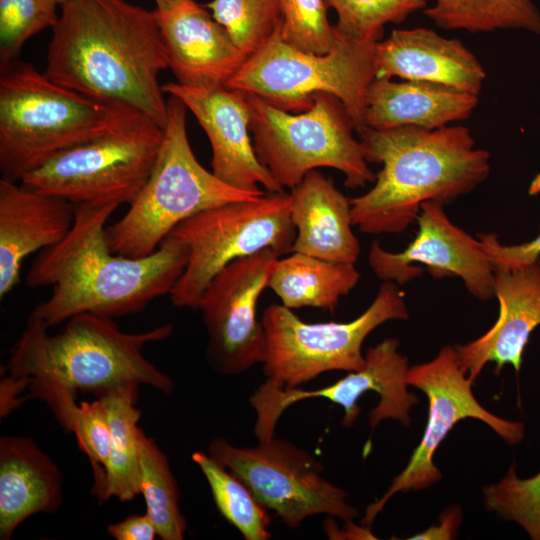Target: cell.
<instances>
[{
  "mask_svg": "<svg viewBox=\"0 0 540 540\" xmlns=\"http://www.w3.org/2000/svg\"><path fill=\"white\" fill-rule=\"evenodd\" d=\"M169 68L155 11L125 0H67L52 28L45 75L82 95L124 103L160 127Z\"/></svg>",
  "mask_w": 540,
  "mask_h": 540,
  "instance_id": "obj_1",
  "label": "cell"
},
{
  "mask_svg": "<svg viewBox=\"0 0 540 540\" xmlns=\"http://www.w3.org/2000/svg\"><path fill=\"white\" fill-rule=\"evenodd\" d=\"M118 207L76 204L69 233L34 259L26 285L52 286L53 291L31 315L48 328L82 313L114 318L140 312L170 294L182 275L187 249L171 235L145 257H125L110 250L106 222Z\"/></svg>",
  "mask_w": 540,
  "mask_h": 540,
  "instance_id": "obj_2",
  "label": "cell"
},
{
  "mask_svg": "<svg viewBox=\"0 0 540 540\" xmlns=\"http://www.w3.org/2000/svg\"><path fill=\"white\" fill-rule=\"evenodd\" d=\"M358 135L367 162L382 165L373 187L350 198L353 226L366 234L401 233L424 202L450 203L490 173V153L476 147L465 126L365 127Z\"/></svg>",
  "mask_w": 540,
  "mask_h": 540,
  "instance_id": "obj_3",
  "label": "cell"
},
{
  "mask_svg": "<svg viewBox=\"0 0 540 540\" xmlns=\"http://www.w3.org/2000/svg\"><path fill=\"white\" fill-rule=\"evenodd\" d=\"M49 329L30 314L1 380L2 417L22 403L19 395L33 381L56 383L95 398L119 389L139 391L141 385L166 394L173 391L171 378L143 355L147 344L172 335V324L126 333L113 318L82 313L69 318L57 333Z\"/></svg>",
  "mask_w": 540,
  "mask_h": 540,
  "instance_id": "obj_4",
  "label": "cell"
},
{
  "mask_svg": "<svg viewBox=\"0 0 540 540\" xmlns=\"http://www.w3.org/2000/svg\"><path fill=\"white\" fill-rule=\"evenodd\" d=\"M49 79L25 62L0 71V172L20 182L60 152L97 138L138 114Z\"/></svg>",
  "mask_w": 540,
  "mask_h": 540,
  "instance_id": "obj_5",
  "label": "cell"
},
{
  "mask_svg": "<svg viewBox=\"0 0 540 540\" xmlns=\"http://www.w3.org/2000/svg\"><path fill=\"white\" fill-rule=\"evenodd\" d=\"M167 106L163 140L151 173L126 214L105 230L110 250L121 256H148L181 222L219 205L266 193L238 190L206 170L189 143L187 107L172 95Z\"/></svg>",
  "mask_w": 540,
  "mask_h": 540,
  "instance_id": "obj_6",
  "label": "cell"
},
{
  "mask_svg": "<svg viewBox=\"0 0 540 540\" xmlns=\"http://www.w3.org/2000/svg\"><path fill=\"white\" fill-rule=\"evenodd\" d=\"M279 28L247 57L224 87L255 95L292 113L307 110L317 94L334 95L344 104L359 134L365 128L366 95L375 79L378 41L357 42L336 33L332 49L315 54L288 45Z\"/></svg>",
  "mask_w": 540,
  "mask_h": 540,
  "instance_id": "obj_7",
  "label": "cell"
},
{
  "mask_svg": "<svg viewBox=\"0 0 540 540\" xmlns=\"http://www.w3.org/2000/svg\"><path fill=\"white\" fill-rule=\"evenodd\" d=\"M246 94V93H245ZM250 133L259 161L284 189H292L312 170L337 169L351 189L374 182L364 147L344 104L320 93L305 111L292 113L246 94Z\"/></svg>",
  "mask_w": 540,
  "mask_h": 540,
  "instance_id": "obj_8",
  "label": "cell"
},
{
  "mask_svg": "<svg viewBox=\"0 0 540 540\" xmlns=\"http://www.w3.org/2000/svg\"><path fill=\"white\" fill-rule=\"evenodd\" d=\"M408 318L404 293L392 281H383L370 306L349 322L307 323L292 309L272 304L261 318L267 341L262 363L266 381L290 389L324 372L360 370L367 336L387 321Z\"/></svg>",
  "mask_w": 540,
  "mask_h": 540,
  "instance_id": "obj_9",
  "label": "cell"
},
{
  "mask_svg": "<svg viewBox=\"0 0 540 540\" xmlns=\"http://www.w3.org/2000/svg\"><path fill=\"white\" fill-rule=\"evenodd\" d=\"M290 193H265L225 203L181 222L169 235L187 249L186 267L172 289L176 307L197 308L214 276L231 262L271 248L284 256L296 236Z\"/></svg>",
  "mask_w": 540,
  "mask_h": 540,
  "instance_id": "obj_10",
  "label": "cell"
},
{
  "mask_svg": "<svg viewBox=\"0 0 540 540\" xmlns=\"http://www.w3.org/2000/svg\"><path fill=\"white\" fill-rule=\"evenodd\" d=\"M163 128L138 113L107 133L58 153L20 181L74 204H131L146 183Z\"/></svg>",
  "mask_w": 540,
  "mask_h": 540,
  "instance_id": "obj_11",
  "label": "cell"
},
{
  "mask_svg": "<svg viewBox=\"0 0 540 540\" xmlns=\"http://www.w3.org/2000/svg\"><path fill=\"white\" fill-rule=\"evenodd\" d=\"M208 454L239 477L291 529L317 514L345 522L360 515L347 502L348 494L324 477L321 462L290 441L273 437L253 447H239L215 438Z\"/></svg>",
  "mask_w": 540,
  "mask_h": 540,
  "instance_id": "obj_12",
  "label": "cell"
},
{
  "mask_svg": "<svg viewBox=\"0 0 540 540\" xmlns=\"http://www.w3.org/2000/svg\"><path fill=\"white\" fill-rule=\"evenodd\" d=\"M407 383L427 396L426 427L405 469L383 496L367 507L361 523L368 528L394 494L425 489L441 480L434 453L459 421L481 420L510 445L518 444L524 437L523 423L500 418L477 401L472 392L473 382L462 370L454 346L446 345L433 360L410 367Z\"/></svg>",
  "mask_w": 540,
  "mask_h": 540,
  "instance_id": "obj_13",
  "label": "cell"
},
{
  "mask_svg": "<svg viewBox=\"0 0 540 540\" xmlns=\"http://www.w3.org/2000/svg\"><path fill=\"white\" fill-rule=\"evenodd\" d=\"M279 257L266 248L237 259L204 290L197 309L208 334L206 358L217 374L240 375L264 362L267 341L257 318V302Z\"/></svg>",
  "mask_w": 540,
  "mask_h": 540,
  "instance_id": "obj_14",
  "label": "cell"
},
{
  "mask_svg": "<svg viewBox=\"0 0 540 540\" xmlns=\"http://www.w3.org/2000/svg\"><path fill=\"white\" fill-rule=\"evenodd\" d=\"M399 341L387 338L371 347L365 354V364L357 371L319 389H281L268 381L261 384L250 396L249 402L256 413L254 435L258 441L275 437L278 420L291 405L311 399L324 398L344 409L342 425L351 427L360 413L358 400L366 392L379 395V402L369 413L372 429L385 419L411 423L410 410L419 398L407 390L408 358L399 350Z\"/></svg>",
  "mask_w": 540,
  "mask_h": 540,
  "instance_id": "obj_15",
  "label": "cell"
},
{
  "mask_svg": "<svg viewBox=\"0 0 540 540\" xmlns=\"http://www.w3.org/2000/svg\"><path fill=\"white\" fill-rule=\"evenodd\" d=\"M443 204L427 201L421 205L418 232L400 252H391L373 241L368 253L372 272L382 281L403 285L420 277L423 264L434 278L459 277L477 299L494 297V268L475 239L451 222Z\"/></svg>",
  "mask_w": 540,
  "mask_h": 540,
  "instance_id": "obj_16",
  "label": "cell"
},
{
  "mask_svg": "<svg viewBox=\"0 0 540 540\" xmlns=\"http://www.w3.org/2000/svg\"><path fill=\"white\" fill-rule=\"evenodd\" d=\"M162 90L180 99L206 133L212 150L213 174L241 191L264 194L281 192L259 161L250 133V109L245 93L224 86L194 87L168 82Z\"/></svg>",
  "mask_w": 540,
  "mask_h": 540,
  "instance_id": "obj_17",
  "label": "cell"
},
{
  "mask_svg": "<svg viewBox=\"0 0 540 540\" xmlns=\"http://www.w3.org/2000/svg\"><path fill=\"white\" fill-rule=\"evenodd\" d=\"M154 11L168 66L179 84L224 86L247 59L228 31L194 0H175Z\"/></svg>",
  "mask_w": 540,
  "mask_h": 540,
  "instance_id": "obj_18",
  "label": "cell"
},
{
  "mask_svg": "<svg viewBox=\"0 0 540 540\" xmlns=\"http://www.w3.org/2000/svg\"><path fill=\"white\" fill-rule=\"evenodd\" d=\"M494 296L499 302L495 324L477 339L454 346L473 383L488 362L496 364V374L506 364L520 370L530 334L540 325V258L524 267L494 269Z\"/></svg>",
  "mask_w": 540,
  "mask_h": 540,
  "instance_id": "obj_19",
  "label": "cell"
},
{
  "mask_svg": "<svg viewBox=\"0 0 540 540\" xmlns=\"http://www.w3.org/2000/svg\"><path fill=\"white\" fill-rule=\"evenodd\" d=\"M76 204L1 178L0 298L18 284L24 259L60 242L75 220Z\"/></svg>",
  "mask_w": 540,
  "mask_h": 540,
  "instance_id": "obj_20",
  "label": "cell"
},
{
  "mask_svg": "<svg viewBox=\"0 0 540 540\" xmlns=\"http://www.w3.org/2000/svg\"><path fill=\"white\" fill-rule=\"evenodd\" d=\"M393 77L442 84L479 96L486 73L461 41L419 27L395 29L377 42L375 78Z\"/></svg>",
  "mask_w": 540,
  "mask_h": 540,
  "instance_id": "obj_21",
  "label": "cell"
},
{
  "mask_svg": "<svg viewBox=\"0 0 540 540\" xmlns=\"http://www.w3.org/2000/svg\"><path fill=\"white\" fill-rule=\"evenodd\" d=\"M63 502L61 472L29 437L0 438V539L9 540L27 518L57 513Z\"/></svg>",
  "mask_w": 540,
  "mask_h": 540,
  "instance_id": "obj_22",
  "label": "cell"
},
{
  "mask_svg": "<svg viewBox=\"0 0 540 540\" xmlns=\"http://www.w3.org/2000/svg\"><path fill=\"white\" fill-rule=\"evenodd\" d=\"M289 193L296 230L292 252L355 264L361 247L352 230L350 198L317 170L310 171Z\"/></svg>",
  "mask_w": 540,
  "mask_h": 540,
  "instance_id": "obj_23",
  "label": "cell"
},
{
  "mask_svg": "<svg viewBox=\"0 0 540 540\" xmlns=\"http://www.w3.org/2000/svg\"><path fill=\"white\" fill-rule=\"evenodd\" d=\"M479 96L450 86L375 78L367 91L364 123L373 129H437L467 119Z\"/></svg>",
  "mask_w": 540,
  "mask_h": 540,
  "instance_id": "obj_24",
  "label": "cell"
},
{
  "mask_svg": "<svg viewBox=\"0 0 540 540\" xmlns=\"http://www.w3.org/2000/svg\"><path fill=\"white\" fill-rule=\"evenodd\" d=\"M359 280L352 263L291 252L274 262L267 288L289 309L314 307L334 313L340 298Z\"/></svg>",
  "mask_w": 540,
  "mask_h": 540,
  "instance_id": "obj_25",
  "label": "cell"
},
{
  "mask_svg": "<svg viewBox=\"0 0 540 540\" xmlns=\"http://www.w3.org/2000/svg\"><path fill=\"white\" fill-rule=\"evenodd\" d=\"M139 391L119 389L100 398L107 410L110 426V451L107 465L93 482L92 495L102 504L116 498L130 501L140 494L139 453L141 412L135 407Z\"/></svg>",
  "mask_w": 540,
  "mask_h": 540,
  "instance_id": "obj_26",
  "label": "cell"
},
{
  "mask_svg": "<svg viewBox=\"0 0 540 540\" xmlns=\"http://www.w3.org/2000/svg\"><path fill=\"white\" fill-rule=\"evenodd\" d=\"M27 398H37L50 408L58 423L76 436L80 450L92 467L93 479H99L107 465L110 451V426L104 402L76 401L74 392L59 384L33 381L27 385Z\"/></svg>",
  "mask_w": 540,
  "mask_h": 540,
  "instance_id": "obj_27",
  "label": "cell"
},
{
  "mask_svg": "<svg viewBox=\"0 0 540 540\" xmlns=\"http://www.w3.org/2000/svg\"><path fill=\"white\" fill-rule=\"evenodd\" d=\"M423 10L437 26L469 32L525 30L540 36V11L532 0H433Z\"/></svg>",
  "mask_w": 540,
  "mask_h": 540,
  "instance_id": "obj_28",
  "label": "cell"
},
{
  "mask_svg": "<svg viewBox=\"0 0 540 540\" xmlns=\"http://www.w3.org/2000/svg\"><path fill=\"white\" fill-rule=\"evenodd\" d=\"M139 490L158 537L182 540L187 523L179 505L177 481L167 456L143 430L140 433Z\"/></svg>",
  "mask_w": 540,
  "mask_h": 540,
  "instance_id": "obj_29",
  "label": "cell"
},
{
  "mask_svg": "<svg viewBox=\"0 0 540 540\" xmlns=\"http://www.w3.org/2000/svg\"><path fill=\"white\" fill-rule=\"evenodd\" d=\"M192 460L200 468L210 487L220 514L246 540H266L271 519L249 487L228 468L209 454L196 451Z\"/></svg>",
  "mask_w": 540,
  "mask_h": 540,
  "instance_id": "obj_30",
  "label": "cell"
},
{
  "mask_svg": "<svg viewBox=\"0 0 540 540\" xmlns=\"http://www.w3.org/2000/svg\"><path fill=\"white\" fill-rule=\"evenodd\" d=\"M206 7L247 57L274 35L281 22L277 0H212Z\"/></svg>",
  "mask_w": 540,
  "mask_h": 540,
  "instance_id": "obj_31",
  "label": "cell"
},
{
  "mask_svg": "<svg viewBox=\"0 0 540 540\" xmlns=\"http://www.w3.org/2000/svg\"><path fill=\"white\" fill-rule=\"evenodd\" d=\"M338 17V35L357 42L379 41L388 23H400L426 8L427 0H325Z\"/></svg>",
  "mask_w": 540,
  "mask_h": 540,
  "instance_id": "obj_32",
  "label": "cell"
},
{
  "mask_svg": "<svg viewBox=\"0 0 540 540\" xmlns=\"http://www.w3.org/2000/svg\"><path fill=\"white\" fill-rule=\"evenodd\" d=\"M485 507L516 522L533 540H540V472L519 478L512 465L499 482L482 489Z\"/></svg>",
  "mask_w": 540,
  "mask_h": 540,
  "instance_id": "obj_33",
  "label": "cell"
},
{
  "mask_svg": "<svg viewBox=\"0 0 540 540\" xmlns=\"http://www.w3.org/2000/svg\"><path fill=\"white\" fill-rule=\"evenodd\" d=\"M54 0H0V71L17 61L25 42L56 24Z\"/></svg>",
  "mask_w": 540,
  "mask_h": 540,
  "instance_id": "obj_34",
  "label": "cell"
},
{
  "mask_svg": "<svg viewBox=\"0 0 540 540\" xmlns=\"http://www.w3.org/2000/svg\"><path fill=\"white\" fill-rule=\"evenodd\" d=\"M280 36L288 45L305 52L326 54L336 40L328 20L325 0H277Z\"/></svg>",
  "mask_w": 540,
  "mask_h": 540,
  "instance_id": "obj_35",
  "label": "cell"
},
{
  "mask_svg": "<svg viewBox=\"0 0 540 540\" xmlns=\"http://www.w3.org/2000/svg\"><path fill=\"white\" fill-rule=\"evenodd\" d=\"M477 237L494 269L524 267L540 258V233L519 245H502L494 233H480Z\"/></svg>",
  "mask_w": 540,
  "mask_h": 540,
  "instance_id": "obj_36",
  "label": "cell"
},
{
  "mask_svg": "<svg viewBox=\"0 0 540 540\" xmlns=\"http://www.w3.org/2000/svg\"><path fill=\"white\" fill-rule=\"evenodd\" d=\"M107 532L116 540H153L158 536L156 527L146 512L130 515L110 524Z\"/></svg>",
  "mask_w": 540,
  "mask_h": 540,
  "instance_id": "obj_37",
  "label": "cell"
},
{
  "mask_svg": "<svg viewBox=\"0 0 540 540\" xmlns=\"http://www.w3.org/2000/svg\"><path fill=\"white\" fill-rule=\"evenodd\" d=\"M460 521L461 511L459 507H451L441 516L440 524L430 527L424 532L416 534L409 539H452L454 535H456Z\"/></svg>",
  "mask_w": 540,
  "mask_h": 540,
  "instance_id": "obj_38",
  "label": "cell"
},
{
  "mask_svg": "<svg viewBox=\"0 0 540 540\" xmlns=\"http://www.w3.org/2000/svg\"><path fill=\"white\" fill-rule=\"evenodd\" d=\"M529 195H537L540 193V173L537 174L531 181L528 188Z\"/></svg>",
  "mask_w": 540,
  "mask_h": 540,
  "instance_id": "obj_39",
  "label": "cell"
},
{
  "mask_svg": "<svg viewBox=\"0 0 540 540\" xmlns=\"http://www.w3.org/2000/svg\"><path fill=\"white\" fill-rule=\"evenodd\" d=\"M154 1L156 3V8H162V7H165V6L169 5L170 3H172L175 0H154Z\"/></svg>",
  "mask_w": 540,
  "mask_h": 540,
  "instance_id": "obj_40",
  "label": "cell"
},
{
  "mask_svg": "<svg viewBox=\"0 0 540 540\" xmlns=\"http://www.w3.org/2000/svg\"><path fill=\"white\" fill-rule=\"evenodd\" d=\"M58 5L64 4L67 0H54Z\"/></svg>",
  "mask_w": 540,
  "mask_h": 540,
  "instance_id": "obj_41",
  "label": "cell"
}]
</instances>
